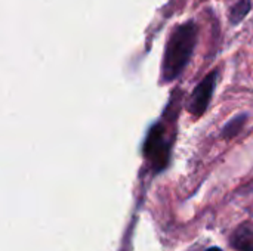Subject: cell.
<instances>
[{
	"instance_id": "obj_5",
	"label": "cell",
	"mask_w": 253,
	"mask_h": 251,
	"mask_svg": "<svg viewBox=\"0 0 253 251\" xmlns=\"http://www.w3.org/2000/svg\"><path fill=\"white\" fill-rule=\"evenodd\" d=\"M251 10V1L249 0H240L237 4L233 6L231 13H230V21L233 24H239Z\"/></svg>"
},
{
	"instance_id": "obj_6",
	"label": "cell",
	"mask_w": 253,
	"mask_h": 251,
	"mask_svg": "<svg viewBox=\"0 0 253 251\" xmlns=\"http://www.w3.org/2000/svg\"><path fill=\"white\" fill-rule=\"evenodd\" d=\"M245 121H246V114H242V115L234 117V118H233L230 123H227V126L222 129V136H224V138H233V136H236V135L242 130Z\"/></svg>"
},
{
	"instance_id": "obj_3",
	"label": "cell",
	"mask_w": 253,
	"mask_h": 251,
	"mask_svg": "<svg viewBox=\"0 0 253 251\" xmlns=\"http://www.w3.org/2000/svg\"><path fill=\"white\" fill-rule=\"evenodd\" d=\"M216 78H218V72L212 71L194 89L191 99L188 102V111L193 115L200 117L202 114H205V111H206V108L212 99V95H213V90L216 86Z\"/></svg>"
},
{
	"instance_id": "obj_1",
	"label": "cell",
	"mask_w": 253,
	"mask_h": 251,
	"mask_svg": "<svg viewBox=\"0 0 253 251\" xmlns=\"http://www.w3.org/2000/svg\"><path fill=\"white\" fill-rule=\"evenodd\" d=\"M197 40V27L194 22L179 25L170 36L162 65V77L166 81L175 80L187 67Z\"/></svg>"
},
{
	"instance_id": "obj_2",
	"label": "cell",
	"mask_w": 253,
	"mask_h": 251,
	"mask_svg": "<svg viewBox=\"0 0 253 251\" xmlns=\"http://www.w3.org/2000/svg\"><path fill=\"white\" fill-rule=\"evenodd\" d=\"M144 154L157 170L163 169L168 164L169 148H168V142L165 139V129L162 124H156L150 130L145 145H144Z\"/></svg>"
},
{
	"instance_id": "obj_4",
	"label": "cell",
	"mask_w": 253,
	"mask_h": 251,
	"mask_svg": "<svg viewBox=\"0 0 253 251\" xmlns=\"http://www.w3.org/2000/svg\"><path fill=\"white\" fill-rule=\"evenodd\" d=\"M231 246L237 251H253V226L242 225L231 235Z\"/></svg>"
},
{
	"instance_id": "obj_7",
	"label": "cell",
	"mask_w": 253,
	"mask_h": 251,
	"mask_svg": "<svg viewBox=\"0 0 253 251\" xmlns=\"http://www.w3.org/2000/svg\"><path fill=\"white\" fill-rule=\"evenodd\" d=\"M206 251H222L221 249H218V247H212V249H209V250Z\"/></svg>"
}]
</instances>
